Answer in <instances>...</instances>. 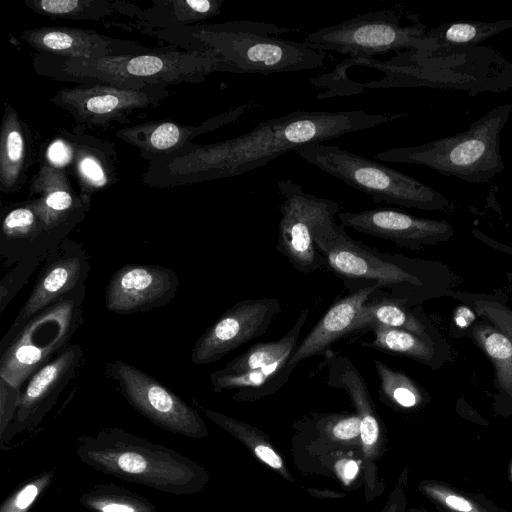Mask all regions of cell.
<instances>
[{"mask_svg": "<svg viewBox=\"0 0 512 512\" xmlns=\"http://www.w3.org/2000/svg\"><path fill=\"white\" fill-rule=\"evenodd\" d=\"M362 110H297L259 123L251 131L206 145L189 144L148 162L143 183L171 188L239 176L282 154L407 117Z\"/></svg>", "mask_w": 512, "mask_h": 512, "instance_id": "1", "label": "cell"}, {"mask_svg": "<svg viewBox=\"0 0 512 512\" xmlns=\"http://www.w3.org/2000/svg\"><path fill=\"white\" fill-rule=\"evenodd\" d=\"M323 78L331 84L348 79L338 96L366 88L400 87L457 89L476 95L512 88V63L491 47L425 48L397 53L387 61L345 58Z\"/></svg>", "mask_w": 512, "mask_h": 512, "instance_id": "2", "label": "cell"}, {"mask_svg": "<svg viewBox=\"0 0 512 512\" xmlns=\"http://www.w3.org/2000/svg\"><path fill=\"white\" fill-rule=\"evenodd\" d=\"M286 27L256 21L174 26L147 32L186 51H207L219 60L222 72L274 74L321 68L327 52L278 37Z\"/></svg>", "mask_w": 512, "mask_h": 512, "instance_id": "3", "label": "cell"}, {"mask_svg": "<svg viewBox=\"0 0 512 512\" xmlns=\"http://www.w3.org/2000/svg\"><path fill=\"white\" fill-rule=\"evenodd\" d=\"M32 66L38 75L57 81L104 83L133 90L200 83L211 73L222 72L219 60L210 52L181 51L174 46L92 60L35 53Z\"/></svg>", "mask_w": 512, "mask_h": 512, "instance_id": "4", "label": "cell"}, {"mask_svg": "<svg viewBox=\"0 0 512 512\" xmlns=\"http://www.w3.org/2000/svg\"><path fill=\"white\" fill-rule=\"evenodd\" d=\"M76 455L104 474L176 496L199 492L208 479L188 457L117 427L80 436Z\"/></svg>", "mask_w": 512, "mask_h": 512, "instance_id": "5", "label": "cell"}, {"mask_svg": "<svg viewBox=\"0 0 512 512\" xmlns=\"http://www.w3.org/2000/svg\"><path fill=\"white\" fill-rule=\"evenodd\" d=\"M512 113V103L500 104L465 131L416 146L394 147L374 155L392 163L428 167L468 183L489 182L504 170L500 134Z\"/></svg>", "mask_w": 512, "mask_h": 512, "instance_id": "6", "label": "cell"}, {"mask_svg": "<svg viewBox=\"0 0 512 512\" xmlns=\"http://www.w3.org/2000/svg\"><path fill=\"white\" fill-rule=\"evenodd\" d=\"M314 240L329 270L343 281L349 292L379 285L382 290L388 289V294L382 293L384 296L406 306L413 290L424 285L411 260L351 238L335 218L317 226Z\"/></svg>", "mask_w": 512, "mask_h": 512, "instance_id": "7", "label": "cell"}, {"mask_svg": "<svg viewBox=\"0 0 512 512\" xmlns=\"http://www.w3.org/2000/svg\"><path fill=\"white\" fill-rule=\"evenodd\" d=\"M295 153L304 161L367 194L375 203L424 210H444L449 206L447 197L414 177L336 145L318 143Z\"/></svg>", "mask_w": 512, "mask_h": 512, "instance_id": "8", "label": "cell"}, {"mask_svg": "<svg viewBox=\"0 0 512 512\" xmlns=\"http://www.w3.org/2000/svg\"><path fill=\"white\" fill-rule=\"evenodd\" d=\"M84 290L76 289L24 324L11 328L1 345L0 378L20 388L54 355L67 348L80 325Z\"/></svg>", "mask_w": 512, "mask_h": 512, "instance_id": "9", "label": "cell"}, {"mask_svg": "<svg viewBox=\"0 0 512 512\" xmlns=\"http://www.w3.org/2000/svg\"><path fill=\"white\" fill-rule=\"evenodd\" d=\"M412 14L391 6L357 15L335 25L312 31L303 39L311 48L334 51L347 58L373 59L391 51L401 53L424 47L426 26Z\"/></svg>", "mask_w": 512, "mask_h": 512, "instance_id": "10", "label": "cell"}, {"mask_svg": "<svg viewBox=\"0 0 512 512\" xmlns=\"http://www.w3.org/2000/svg\"><path fill=\"white\" fill-rule=\"evenodd\" d=\"M277 186L281 218L276 250L300 273L329 270L316 247L314 231L340 213V204L307 193L300 184L289 179L279 181Z\"/></svg>", "mask_w": 512, "mask_h": 512, "instance_id": "11", "label": "cell"}, {"mask_svg": "<svg viewBox=\"0 0 512 512\" xmlns=\"http://www.w3.org/2000/svg\"><path fill=\"white\" fill-rule=\"evenodd\" d=\"M170 95L168 88L126 89L104 83H82L63 88L50 101L66 111L84 129L107 130L130 122L135 113L158 107Z\"/></svg>", "mask_w": 512, "mask_h": 512, "instance_id": "12", "label": "cell"}, {"mask_svg": "<svg viewBox=\"0 0 512 512\" xmlns=\"http://www.w3.org/2000/svg\"><path fill=\"white\" fill-rule=\"evenodd\" d=\"M108 372L126 401L155 425L191 438L208 435L200 414L154 377L122 360Z\"/></svg>", "mask_w": 512, "mask_h": 512, "instance_id": "13", "label": "cell"}, {"mask_svg": "<svg viewBox=\"0 0 512 512\" xmlns=\"http://www.w3.org/2000/svg\"><path fill=\"white\" fill-rule=\"evenodd\" d=\"M281 311V303L274 297L239 301L197 339L191 362L207 365L220 360L241 345L264 335Z\"/></svg>", "mask_w": 512, "mask_h": 512, "instance_id": "14", "label": "cell"}, {"mask_svg": "<svg viewBox=\"0 0 512 512\" xmlns=\"http://www.w3.org/2000/svg\"><path fill=\"white\" fill-rule=\"evenodd\" d=\"M179 280L170 268L127 264L110 278L105 306L110 312L131 314L163 307L177 294Z\"/></svg>", "mask_w": 512, "mask_h": 512, "instance_id": "15", "label": "cell"}, {"mask_svg": "<svg viewBox=\"0 0 512 512\" xmlns=\"http://www.w3.org/2000/svg\"><path fill=\"white\" fill-rule=\"evenodd\" d=\"M338 218L344 227L410 249L436 244L453 234L451 224L445 220L416 217L383 207L340 212Z\"/></svg>", "mask_w": 512, "mask_h": 512, "instance_id": "16", "label": "cell"}, {"mask_svg": "<svg viewBox=\"0 0 512 512\" xmlns=\"http://www.w3.org/2000/svg\"><path fill=\"white\" fill-rule=\"evenodd\" d=\"M21 38L36 53L71 59H100L154 51L137 42L111 38L95 30L42 27L24 30Z\"/></svg>", "mask_w": 512, "mask_h": 512, "instance_id": "17", "label": "cell"}, {"mask_svg": "<svg viewBox=\"0 0 512 512\" xmlns=\"http://www.w3.org/2000/svg\"><path fill=\"white\" fill-rule=\"evenodd\" d=\"M250 108V103L239 104L199 125H184L169 120L147 121L118 129L115 136L137 148L149 162L181 150L201 134L237 121Z\"/></svg>", "mask_w": 512, "mask_h": 512, "instance_id": "18", "label": "cell"}, {"mask_svg": "<svg viewBox=\"0 0 512 512\" xmlns=\"http://www.w3.org/2000/svg\"><path fill=\"white\" fill-rule=\"evenodd\" d=\"M81 357L82 350L78 344L68 346L31 376L20 395L14 419L0 438L1 443L40 421L73 377Z\"/></svg>", "mask_w": 512, "mask_h": 512, "instance_id": "19", "label": "cell"}, {"mask_svg": "<svg viewBox=\"0 0 512 512\" xmlns=\"http://www.w3.org/2000/svg\"><path fill=\"white\" fill-rule=\"evenodd\" d=\"M90 199L75 192L66 171L41 162L30 182L27 202L40 218L44 230L50 231L80 219L88 209Z\"/></svg>", "mask_w": 512, "mask_h": 512, "instance_id": "20", "label": "cell"}, {"mask_svg": "<svg viewBox=\"0 0 512 512\" xmlns=\"http://www.w3.org/2000/svg\"><path fill=\"white\" fill-rule=\"evenodd\" d=\"M379 285H371L334 301L325 314L299 342L289 363L297 366L301 361L323 356L335 342L353 333L357 315L362 306L376 292Z\"/></svg>", "mask_w": 512, "mask_h": 512, "instance_id": "21", "label": "cell"}, {"mask_svg": "<svg viewBox=\"0 0 512 512\" xmlns=\"http://www.w3.org/2000/svg\"><path fill=\"white\" fill-rule=\"evenodd\" d=\"M89 270L80 252H62L39 275L26 303L11 328L18 327L53 303L64 298L85 279Z\"/></svg>", "mask_w": 512, "mask_h": 512, "instance_id": "22", "label": "cell"}, {"mask_svg": "<svg viewBox=\"0 0 512 512\" xmlns=\"http://www.w3.org/2000/svg\"><path fill=\"white\" fill-rule=\"evenodd\" d=\"M322 364L327 369L326 384L346 392L360 418V440L367 457L373 454L380 436V423L367 384L358 368L344 355L328 350Z\"/></svg>", "mask_w": 512, "mask_h": 512, "instance_id": "23", "label": "cell"}, {"mask_svg": "<svg viewBox=\"0 0 512 512\" xmlns=\"http://www.w3.org/2000/svg\"><path fill=\"white\" fill-rule=\"evenodd\" d=\"M69 136L74 146L73 170L80 186V193L91 197L117 182V156L113 143L89 135L75 126Z\"/></svg>", "mask_w": 512, "mask_h": 512, "instance_id": "24", "label": "cell"}, {"mask_svg": "<svg viewBox=\"0 0 512 512\" xmlns=\"http://www.w3.org/2000/svg\"><path fill=\"white\" fill-rule=\"evenodd\" d=\"M32 134L11 104L5 103L0 138V190L17 192L25 183Z\"/></svg>", "mask_w": 512, "mask_h": 512, "instance_id": "25", "label": "cell"}, {"mask_svg": "<svg viewBox=\"0 0 512 512\" xmlns=\"http://www.w3.org/2000/svg\"><path fill=\"white\" fill-rule=\"evenodd\" d=\"M285 357L276 363L244 373L212 372L210 383L215 392L237 390L234 394L238 400H252L275 392L287 383L296 366Z\"/></svg>", "mask_w": 512, "mask_h": 512, "instance_id": "26", "label": "cell"}, {"mask_svg": "<svg viewBox=\"0 0 512 512\" xmlns=\"http://www.w3.org/2000/svg\"><path fill=\"white\" fill-rule=\"evenodd\" d=\"M222 0H166L154 1L135 18L143 33L174 26L196 25L218 15Z\"/></svg>", "mask_w": 512, "mask_h": 512, "instance_id": "27", "label": "cell"}, {"mask_svg": "<svg viewBox=\"0 0 512 512\" xmlns=\"http://www.w3.org/2000/svg\"><path fill=\"white\" fill-rule=\"evenodd\" d=\"M309 318V309H303L289 331L277 340L259 342L250 346L244 353L229 361L223 373L238 374L276 363L291 356L299 344L302 329Z\"/></svg>", "mask_w": 512, "mask_h": 512, "instance_id": "28", "label": "cell"}, {"mask_svg": "<svg viewBox=\"0 0 512 512\" xmlns=\"http://www.w3.org/2000/svg\"><path fill=\"white\" fill-rule=\"evenodd\" d=\"M25 5L51 19L100 20L117 14L136 18L140 13L129 3L111 0H26Z\"/></svg>", "mask_w": 512, "mask_h": 512, "instance_id": "29", "label": "cell"}, {"mask_svg": "<svg viewBox=\"0 0 512 512\" xmlns=\"http://www.w3.org/2000/svg\"><path fill=\"white\" fill-rule=\"evenodd\" d=\"M380 291L371 296L360 309L353 328V333L381 325L403 329L422 338L429 339L424 324L406 306L384 296Z\"/></svg>", "mask_w": 512, "mask_h": 512, "instance_id": "30", "label": "cell"}, {"mask_svg": "<svg viewBox=\"0 0 512 512\" xmlns=\"http://www.w3.org/2000/svg\"><path fill=\"white\" fill-rule=\"evenodd\" d=\"M509 28H512V19L444 23L426 32L422 49L473 46Z\"/></svg>", "mask_w": 512, "mask_h": 512, "instance_id": "31", "label": "cell"}, {"mask_svg": "<svg viewBox=\"0 0 512 512\" xmlns=\"http://www.w3.org/2000/svg\"><path fill=\"white\" fill-rule=\"evenodd\" d=\"M369 329L374 332V339L361 342L362 347L407 357L425 364H429L435 355L431 340L412 332L381 325H373Z\"/></svg>", "mask_w": 512, "mask_h": 512, "instance_id": "32", "label": "cell"}, {"mask_svg": "<svg viewBox=\"0 0 512 512\" xmlns=\"http://www.w3.org/2000/svg\"><path fill=\"white\" fill-rule=\"evenodd\" d=\"M80 503L91 512H156L142 495L112 483L95 485L82 494Z\"/></svg>", "mask_w": 512, "mask_h": 512, "instance_id": "33", "label": "cell"}, {"mask_svg": "<svg viewBox=\"0 0 512 512\" xmlns=\"http://www.w3.org/2000/svg\"><path fill=\"white\" fill-rule=\"evenodd\" d=\"M472 334L493 363L497 384L512 394V341L493 325L485 323L475 325Z\"/></svg>", "mask_w": 512, "mask_h": 512, "instance_id": "34", "label": "cell"}, {"mask_svg": "<svg viewBox=\"0 0 512 512\" xmlns=\"http://www.w3.org/2000/svg\"><path fill=\"white\" fill-rule=\"evenodd\" d=\"M374 366L379 378V398L403 408H412L422 399V392L416 382L404 372L394 369L381 360Z\"/></svg>", "mask_w": 512, "mask_h": 512, "instance_id": "35", "label": "cell"}, {"mask_svg": "<svg viewBox=\"0 0 512 512\" xmlns=\"http://www.w3.org/2000/svg\"><path fill=\"white\" fill-rule=\"evenodd\" d=\"M203 412L212 422L251 447L254 454L265 464L276 470H283L281 457L271 448L268 441L262 436L261 431L246 423L210 409H205Z\"/></svg>", "mask_w": 512, "mask_h": 512, "instance_id": "36", "label": "cell"}, {"mask_svg": "<svg viewBox=\"0 0 512 512\" xmlns=\"http://www.w3.org/2000/svg\"><path fill=\"white\" fill-rule=\"evenodd\" d=\"M42 231L44 226L27 201L10 209L3 218L2 234L7 239L30 238Z\"/></svg>", "mask_w": 512, "mask_h": 512, "instance_id": "37", "label": "cell"}, {"mask_svg": "<svg viewBox=\"0 0 512 512\" xmlns=\"http://www.w3.org/2000/svg\"><path fill=\"white\" fill-rule=\"evenodd\" d=\"M53 476V472L45 471L24 482L2 503L0 512H29Z\"/></svg>", "mask_w": 512, "mask_h": 512, "instance_id": "38", "label": "cell"}, {"mask_svg": "<svg viewBox=\"0 0 512 512\" xmlns=\"http://www.w3.org/2000/svg\"><path fill=\"white\" fill-rule=\"evenodd\" d=\"M74 155V146L69 132L61 130L60 134L46 145L42 163L55 169L67 171L73 166Z\"/></svg>", "mask_w": 512, "mask_h": 512, "instance_id": "39", "label": "cell"}, {"mask_svg": "<svg viewBox=\"0 0 512 512\" xmlns=\"http://www.w3.org/2000/svg\"><path fill=\"white\" fill-rule=\"evenodd\" d=\"M474 309L512 341V310L499 302L489 300L475 301Z\"/></svg>", "mask_w": 512, "mask_h": 512, "instance_id": "40", "label": "cell"}, {"mask_svg": "<svg viewBox=\"0 0 512 512\" xmlns=\"http://www.w3.org/2000/svg\"><path fill=\"white\" fill-rule=\"evenodd\" d=\"M20 395V388L0 378V438L14 419Z\"/></svg>", "mask_w": 512, "mask_h": 512, "instance_id": "41", "label": "cell"}, {"mask_svg": "<svg viewBox=\"0 0 512 512\" xmlns=\"http://www.w3.org/2000/svg\"><path fill=\"white\" fill-rule=\"evenodd\" d=\"M336 470L341 479L348 484L358 473V464L353 460H341L336 464Z\"/></svg>", "mask_w": 512, "mask_h": 512, "instance_id": "42", "label": "cell"}, {"mask_svg": "<svg viewBox=\"0 0 512 512\" xmlns=\"http://www.w3.org/2000/svg\"><path fill=\"white\" fill-rule=\"evenodd\" d=\"M445 502L452 509L461 512H471L473 509L472 505L466 499L459 496L449 495L446 497Z\"/></svg>", "mask_w": 512, "mask_h": 512, "instance_id": "43", "label": "cell"}]
</instances>
